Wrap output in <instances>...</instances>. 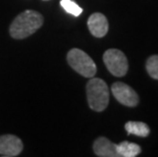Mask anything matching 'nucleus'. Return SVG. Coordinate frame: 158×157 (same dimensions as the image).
I'll return each mask as SVG.
<instances>
[{
  "label": "nucleus",
  "mask_w": 158,
  "mask_h": 157,
  "mask_svg": "<svg viewBox=\"0 0 158 157\" xmlns=\"http://www.w3.org/2000/svg\"><path fill=\"white\" fill-rule=\"evenodd\" d=\"M60 5H61V7L66 12H69V14H73L75 16H79L83 12V9L81 8V6H79L73 0H61L60 1Z\"/></svg>",
  "instance_id": "obj_11"
},
{
  "label": "nucleus",
  "mask_w": 158,
  "mask_h": 157,
  "mask_svg": "<svg viewBox=\"0 0 158 157\" xmlns=\"http://www.w3.org/2000/svg\"><path fill=\"white\" fill-rule=\"evenodd\" d=\"M88 28L94 37L102 38L108 32V22L106 16L100 12H95L88 19Z\"/></svg>",
  "instance_id": "obj_7"
},
{
  "label": "nucleus",
  "mask_w": 158,
  "mask_h": 157,
  "mask_svg": "<svg viewBox=\"0 0 158 157\" xmlns=\"http://www.w3.org/2000/svg\"><path fill=\"white\" fill-rule=\"evenodd\" d=\"M43 25V16L35 10H26L13 19L9 33L15 39H25L39 30Z\"/></svg>",
  "instance_id": "obj_1"
},
{
  "label": "nucleus",
  "mask_w": 158,
  "mask_h": 157,
  "mask_svg": "<svg viewBox=\"0 0 158 157\" xmlns=\"http://www.w3.org/2000/svg\"><path fill=\"white\" fill-rule=\"evenodd\" d=\"M23 148L22 140L13 135L0 136V155L13 157L18 156Z\"/></svg>",
  "instance_id": "obj_6"
},
{
  "label": "nucleus",
  "mask_w": 158,
  "mask_h": 157,
  "mask_svg": "<svg viewBox=\"0 0 158 157\" xmlns=\"http://www.w3.org/2000/svg\"><path fill=\"white\" fill-rule=\"evenodd\" d=\"M70 68L85 78H93L97 72L95 62L83 50L73 48L69 50L66 56Z\"/></svg>",
  "instance_id": "obj_3"
},
{
  "label": "nucleus",
  "mask_w": 158,
  "mask_h": 157,
  "mask_svg": "<svg viewBox=\"0 0 158 157\" xmlns=\"http://www.w3.org/2000/svg\"><path fill=\"white\" fill-rule=\"evenodd\" d=\"M93 150L95 154L100 157H118L116 151V144L109 141L105 137H99L94 142Z\"/></svg>",
  "instance_id": "obj_8"
},
{
  "label": "nucleus",
  "mask_w": 158,
  "mask_h": 157,
  "mask_svg": "<svg viewBox=\"0 0 158 157\" xmlns=\"http://www.w3.org/2000/svg\"><path fill=\"white\" fill-rule=\"evenodd\" d=\"M124 129L129 135H135L142 138H145L150 134V128L142 122H127L124 125Z\"/></svg>",
  "instance_id": "obj_10"
},
{
  "label": "nucleus",
  "mask_w": 158,
  "mask_h": 157,
  "mask_svg": "<svg viewBox=\"0 0 158 157\" xmlns=\"http://www.w3.org/2000/svg\"><path fill=\"white\" fill-rule=\"evenodd\" d=\"M111 92L120 104L135 107L139 103V96L132 87L122 82H116L111 86Z\"/></svg>",
  "instance_id": "obj_5"
},
{
  "label": "nucleus",
  "mask_w": 158,
  "mask_h": 157,
  "mask_svg": "<svg viewBox=\"0 0 158 157\" xmlns=\"http://www.w3.org/2000/svg\"><path fill=\"white\" fill-rule=\"evenodd\" d=\"M116 151L118 157H135L141 153V147L136 143L123 141L116 144Z\"/></svg>",
  "instance_id": "obj_9"
},
{
  "label": "nucleus",
  "mask_w": 158,
  "mask_h": 157,
  "mask_svg": "<svg viewBox=\"0 0 158 157\" xmlns=\"http://www.w3.org/2000/svg\"><path fill=\"white\" fill-rule=\"evenodd\" d=\"M87 100L91 109L103 111L109 103V89L102 79L93 78L86 86Z\"/></svg>",
  "instance_id": "obj_2"
},
{
  "label": "nucleus",
  "mask_w": 158,
  "mask_h": 157,
  "mask_svg": "<svg viewBox=\"0 0 158 157\" xmlns=\"http://www.w3.org/2000/svg\"><path fill=\"white\" fill-rule=\"evenodd\" d=\"M146 69L151 78L158 80V55H152L148 58Z\"/></svg>",
  "instance_id": "obj_12"
},
{
  "label": "nucleus",
  "mask_w": 158,
  "mask_h": 157,
  "mask_svg": "<svg viewBox=\"0 0 158 157\" xmlns=\"http://www.w3.org/2000/svg\"><path fill=\"white\" fill-rule=\"evenodd\" d=\"M107 69L115 76H123L129 69V62L124 53L118 49H108L103 54Z\"/></svg>",
  "instance_id": "obj_4"
}]
</instances>
